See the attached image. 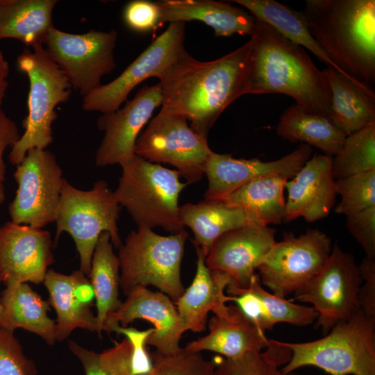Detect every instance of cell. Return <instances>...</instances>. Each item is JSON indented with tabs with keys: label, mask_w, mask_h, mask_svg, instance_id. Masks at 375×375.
<instances>
[{
	"label": "cell",
	"mask_w": 375,
	"mask_h": 375,
	"mask_svg": "<svg viewBox=\"0 0 375 375\" xmlns=\"http://www.w3.org/2000/svg\"><path fill=\"white\" fill-rule=\"evenodd\" d=\"M276 131L285 140L315 147L332 157L339 152L347 137L326 117L304 111L296 104L283 112Z\"/></svg>",
	"instance_id": "cell-29"
},
{
	"label": "cell",
	"mask_w": 375,
	"mask_h": 375,
	"mask_svg": "<svg viewBox=\"0 0 375 375\" xmlns=\"http://www.w3.org/2000/svg\"><path fill=\"white\" fill-rule=\"evenodd\" d=\"M252 48L250 38L234 51L207 62L187 52L159 78L162 106L184 116L194 132L207 138L228 106L247 94Z\"/></svg>",
	"instance_id": "cell-1"
},
{
	"label": "cell",
	"mask_w": 375,
	"mask_h": 375,
	"mask_svg": "<svg viewBox=\"0 0 375 375\" xmlns=\"http://www.w3.org/2000/svg\"><path fill=\"white\" fill-rule=\"evenodd\" d=\"M57 0H0V40L13 38L28 47L44 44Z\"/></svg>",
	"instance_id": "cell-27"
},
{
	"label": "cell",
	"mask_w": 375,
	"mask_h": 375,
	"mask_svg": "<svg viewBox=\"0 0 375 375\" xmlns=\"http://www.w3.org/2000/svg\"><path fill=\"white\" fill-rule=\"evenodd\" d=\"M161 24L165 22L200 21L210 26L215 37L234 34L251 37L256 30V18L228 3L212 0H163L158 1Z\"/></svg>",
	"instance_id": "cell-22"
},
{
	"label": "cell",
	"mask_w": 375,
	"mask_h": 375,
	"mask_svg": "<svg viewBox=\"0 0 375 375\" xmlns=\"http://www.w3.org/2000/svg\"><path fill=\"white\" fill-rule=\"evenodd\" d=\"M346 225L366 256L375 258V206L347 216Z\"/></svg>",
	"instance_id": "cell-42"
},
{
	"label": "cell",
	"mask_w": 375,
	"mask_h": 375,
	"mask_svg": "<svg viewBox=\"0 0 375 375\" xmlns=\"http://www.w3.org/2000/svg\"><path fill=\"white\" fill-rule=\"evenodd\" d=\"M162 101V88L158 83L140 88L122 108L103 113L97 121L104 136L96 151V165L122 166L131 160L135 156V147L140 131Z\"/></svg>",
	"instance_id": "cell-15"
},
{
	"label": "cell",
	"mask_w": 375,
	"mask_h": 375,
	"mask_svg": "<svg viewBox=\"0 0 375 375\" xmlns=\"http://www.w3.org/2000/svg\"><path fill=\"white\" fill-rule=\"evenodd\" d=\"M188 237L185 229L168 236L147 227L131 231L117 255L124 294L138 286L152 285L176 301L185 290L181 266Z\"/></svg>",
	"instance_id": "cell-7"
},
{
	"label": "cell",
	"mask_w": 375,
	"mask_h": 375,
	"mask_svg": "<svg viewBox=\"0 0 375 375\" xmlns=\"http://www.w3.org/2000/svg\"><path fill=\"white\" fill-rule=\"evenodd\" d=\"M135 319L153 324L154 331L147 344L154 347L158 352L171 354L181 349L179 342L185 330L172 300L165 294L143 286L133 288L119 308L107 316L103 331L114 324L126 327Z\"/></svg>",
	"instance_id": "cell-19"
},
{
	"label": "cell",
	"mask_w": 375,
	"mask_h": 375,
	"mask_svg": "<svg viewBox=\"0 0 375 375\" xmlns=\"http://www.w3.org/2000/svg\"><path fill=\"white\" fill-rule=\"evenodd\" d=\"M151 356L152 368L145 375H213L216 366L215 358L207 359L201 353L184 347L171 354L156 351Z\"/></svg>",
	"instance_id": "cell-38"
},
{
	"label": "cell",
	"mask_w": 375,
	"mask_h": 375,
	"mask_svg": "<svg viewBox=\"0 0 375 375\" xmlns=\"http://www.w3.org/2000/svg\"><path fill=\"white\" fill-rule=\"evenodd\" d=\"M291 353L283 375L302 367L320 368L330 375H375V318L361 309L314 341L281 342Z\"/></svg>",
	"instance_id": "cell-4"
},
{
	"label": "cell",
	"mask_w": 375,
	"mask_h": 375,
	"mask_svg": "<svg viewBox=\"0 0 375 375\" xmlns=\"http://www.w3.org/2000/svg\"><path fill=\"white\" fill-rule=\"evenodd\" d=\"M121 167L122 175L113 192L138 227H161L173 234L184 229L178 197L188 183L180 181L177 170L136 155Z\"/></svg>",
	"instance_id": "cell-5"
},
{
	"label": "cell",
	"mask_w": 375,
	"mask_h": 375,
	"mask_svg": "<svg viewBox=\"0 0 375 375\" xmlns=\"http://www.w3.org/2000/svg\"><path fill=\"white\" fill-rule=\"evenodd\" d=\"M14 176L18 187L9 206L11 221L40 228L56 222L65 178L53 153L30 149Z\"/></svg>",
	"instance_id": "cell-13"
},
{
	"label": "cell",
	"mask_w": 375,
	"mask_h": 375,
	"mask_svg": "<svg viewBox=\"0 0 375 375\" xmlns=\"http://www.w3.org/2000/svg\"><path fill=\"white\" fill-rule=\"evenodd\" d=\"M288 180L281 176L253 180L218 200L252 212L267 225L279 224L285 217L284 191Z\"/></svg>",
	"instance_id": "cell-32"
},
{
	"label": "cell",
	"mask_w": 375,
	"mask_h": 375,
	"mask_svg": "<svg viewBox=\"0 0 375 375\" xmlns=\"http://www.w3.org/2000/svg\"><path fill=\"white\" fill-rule=\"evenodd\" d=\"M122 17L125 24L136 32H149L162 25L158 1H131L124 6Z\"/></svg>",
	"instance_id": "cell-41"
},
{
	"label": "cell",
	"mask_w": 375,
	"mask_h": 375,
	"mask_svg": "<svg viewBox=\"0 0 375 375\" xmlns=\"http://www.w3.org/2000/svg\"><path fill=\"white\" fill-rule=\"evenodd\" d=\"M208 327L207 335L188 343L184 348L192 352L213 351L233 359L251 351H260L269 344L265 333L242 312L235 320L215 315L208 322Z\"/></svg>",
	"instance_id": "cell-26"
},
{
	"label": "cell",
	"mask_w": 375,
	"mask_h": 375,
	"mask_svg": "<svg viewBox=\"0 0 375 375\" xmlns=\"http://www.w3.org/2000/svg\"><path fill=\"white\" fill-rule=\"evenodd\" d=\"M88 278L94 293L96 317L101 333L107 316L116 311L122 302L119 298V262L108 232H103L99 237Z\"/></svg>",
	"instance_id": "cell-31"
},
{
	"label": "cell",
	"mask_w": 375,
	"mask_h": 375,
	"mask_svg": "<svg viewBox=\"0 0 375 375\" xmlns=\"http://www.w3.org/2000/svg\"><path fill=\"white\" fill-rule=\"evenodd\" d=\"M19 69L29 80L28 115L24 132L12 147L9 160L19 165L32 149H46L53 142L51 126L58 115L55 108L67 102L72 86L44 46L25 49L17 58Z\"/></svg>",
	"instance_id": "cell-6"
},
{
	"label": "cell",
	"mask_w": 375,
	"mask_h": 375,
	"mask_svg": "<svg viewBox=\"0 0 375 375\" xmlns=\"http://www.w3.org/2000/svg\"><path fill=\"white\" fill-rule=\"evenodd\" d=\"M332 250L329 237L318 228L300 235L285 233L258 268L261 284L285 298L306 286L322 269Z\"/></svg>",
	"instance_id": "cell-10"
},
{
	"label": "cell",
	"mask_w": 375,
	"mask_h": 375,
	"mask_svg": "<svg viewBox=\"0 0 375 375\" xmlns=\"http://www.w3.org/2000/svg\"><path fill=\"white\" fill-rule=\"evenodd\" d=\"M179 214L183 226L189 227L194 233V246L199 247L206 256L213 242L224 233L248 224H265L252 212L218 199L187 203L179 206Z\"/></svg>",
	"instance_id": "cell-24"
},
{
	"label": "cell",
	"mask_w": 375,
	"mask_h": 375,
	"mask_svg": "<svg viewBox=\"0 0 375 375\" xmlns=\"http://www.w3.org/2000/svg\"><path fill=\"white\" fill-rule=\"evenodd\" d=\"M331 90L328 119L347 136L375 124V93L332 67L322 70Z\"/></svg>",
	"instance_id": "cell-23"
},
{
	"label": "cell",
	"mask_w": 375,
	"mask_h": 375,
	"mask_svg": "<svg viewBox=\"0 0 375 375\" xmlns=\"http://www.w3.org/2000/svg\"><path fill=\"white\" fill-rule=\"evenodd\" d=\"M50 233L11 222L0 228V282L6 286L43 283L53 262Z\"/></svg>",
	"instance_id": "cell-17"
},
{
	"label": "cell",
	"mask_w": 375,
	"mask_h": 375,
	"mask_svg": "<svg viewBox=\"0 0 375 375\" xmlns=\"http://www.w3.org/2000/svg\"><path fill=\"white\" fill-rule=\"evenodd\" d=\"M332 156L313 154L297 174L288 180L283 222L303 217L314 222L329 215L337 195L333 176Z\"/></svg>",
	"instance_id": "cell-21"
},
{
	"label": "cell",
	"mask_w": 375,
	"mask_h": 375,
	"mask_svg": "<svg viewBox=\"0 0 375 375\" xmlns=\"http://www.w3.org/2000/svg\"><path fill=\"white\" fill-rule=\"evenodd\" d=\"M281 341L269 339L265 351H251L237 358H215L213 375H283L278 369L290 358Z\"/></svg>",
	"instance_id": "cell-33"
},
{
	"label": "cell",
	"mask_w": 375,
	"mask_h": 375,
	"mask_svg": "<svg viewBox=\"0 0 375 375\" xmlns=\"http://www.w3.org/2000/svg\"><path fill=\"white\" fill-rule=\"evenodd\" d=\"M332 169L335 180L375 169V124L346 137Z\"/></svg>",
	"instance_id": "cell-34"
},
{
	"label": "cell",
	"mask_w": 375,
	"mask_h": 375,
	"mask_svg": "<svg viewBox=\"0 0 375 375\" xmlns=\"http://www.w3.org/2000/svg\"><path fill=\"white\" fill-rule=\"evenodd\" d=\"M212 151L207 138L194 132L184 116L162 106L140 134L135 147L136 156L175 167L188 184L201 179Z\"/></svg>",
	"instance_id": "cell-9"
},
{
	"label": "cell",
	"mask_w": 375,
	"mask_h": 375,
	"mask_svg": "<svg viewBox=\"0 0 375 375\" xmlns=\"http://www.w3.org/2000/svg\"><path fill=\"white\" fill-rule=\"evenodd\" d=\"M4 315V309L2 304L0 302V326L2 324Z\"/></svg>",
	"instance_id": "cell-46"
},
{
	"label": "cell",
	"mask_w": 375,
	"mask_h": 375,
	"mask_svg": "<svg viewBox=\"0 0 375 375\" xmlns=\"http://www.w3.org/2000/svg\"><path fill=\"white\" fill-rule=\"evenodd\" d=\"M0 302L4 315L0 328L13 333L18 328L35 333L49 344L56 340V323L48 317L49 303L27 283L6 286Z\"/></svg>",
	"instance_id": "cell-28"
},
{
	"label": "cell",
	"mask_w": 375,
	"mask_h": 375,
	"mask_svg": "<svg viewBox=\"0 0 375 375\" xmlns=\"http://www.w3.org/2000/svg\"><path fill=\"white\" fill-rule=\"evenodd\" d=\"M312 155V148L306 144L278 160L267 162L258 158H235L231 154L212 151L204 165L208 181L204 198L221 199L243 185L264 177L292 178Z\"/></svg>",
	"instance_id": "cell-16"
},
{
	"label": "cell",
	"mask_w": 375,
	"mask_h": 375,
	"mask_svg": "<svg viewBox=\"0 0 375 375\" xmlns=\"http://www.w3.org/2000/svg\"><path fill=\"white\" fill-rule=\"evenodd\" d=\"M258 298L263 316L265 330H270L277 323H288L303 326L316 321L317 310L310 306L298 305L292 301L278 297L265 290L258 273L247 288Z\"/></svg>",
	"instance_id": "cell-35"
},
{
	"label": "cell",
	"mask_w": 375,
	"mask_h": 375,
	"mask_svg": "<svg viewBox=\"0 0 375 375\" xmlns=\"http://www.w3.org/2000/svg\"><path fill=\"white\" fill-rule=\"evenodd\" d=\"M249 10L256 19L270 25L293 43L308 49L327 67L346 76L326 56L310 34L301 12L274 0H233Z\"/></svg>",
	"instance_id": "cell-30"
},
{
	"label": "cell",
	"mask_w": 375,
	"mask_h": 375,
	"mask_svg": "<svg viewBox=\"0 0 375 375\" xmlns=\"http://www.w3.org/2000/svg\"><path fill=\"white\" fill-rule=\"evenodd\" d=\"M301 13L314 40L341 72L374 83V0H307Z\"/></svg>",
	"instance_id": "cell-3"
},
{
	"label": "cell",
	"mask_w": 375,
	"mask_h": 375,
	"mask_svg": "<svg viewBox=\"0 0 375 375\" xmlns=\"http://www.w3.org/2000/svg\"><path fill=\"white\" fill-rule=\"evenodd\" d=\"M88 278L80 269L70 275L49 269L44 284L49 294V303L56 310V340L66 339L77 328L99 333L97 317L91 310L92 304L83 301L77 295L76 288Z\"/></svg>",
	"instance_id": "cell-25"
},
{
	"label": "cell",
	"mask_w": 375,
	"mask_h": 375,
	"mask_svg": "<svg viewBox=\"0 0 375 375\" xmlns=\"http://www.w3.org/2000/svg\"><path fill=\"white\" fill-rule=\"evenodd\" d=\"M115 30H90L83 34L64 32L53 26L45 49L63 71L73 88L83 97L98 88L103 76L115 68Z\"/></svg>",
	"instance_id": "cell-11"
},
{
	"label": "cell",
	"mask_w": 375,
	"mask_h": 375,
	"mask_svg": "<svg viewBox=\"0 0 375 375\" xmlns=\"http://www.w3.org/2000/svg\"><path fill=\"white\" fill-rule=\"evenodd\" d=\"M120 209L105 181H98L92 189L82 190L65 179L55 222V243L63 232L72 236L79 255L80 270L88 278L94 248L103 232L110 234L115 247L119 249L122 244L117 227Z\"/></svg>",
	"instance_id": "cell-8"
},
{
	"label": "cell",
	"mask_w": 375,
	"mask_h": 375,
	"mask_svg": "<svg viewBox=\"0 0 375 375\" xmlns=\"http://www.w3.org/2000/svg\"><path fill=\"white\" fill-rule=\"evenodd\" d=\"M247 94H283L308 112L327 118L328 83L304 49L256 19Z\"/></svg>",
	"instance_id": "cell-2"
},
{
	"label": "cell",
	"mask_w": 375,
	"mask_h": 375,
	"mask_svg": "<svg viewBox=\"0 0 375 375\" xmlns=\"http://www.w3.org/2000/svg\"><path fill=\"white\" fill-rule=\"evenodd\" d=\"M275 229L251 224L229 231L212 244L205 258L211 270L228 274L233 285L247 289L264 258L276 244Z\"/></svg>",
	"instance_id": "cell-18"
},
{
	"label": "cell",
	"mask_w": 375,
	"mask_h": 375,
	"mask_svg": "<svg viewBox=\"0 0 375 375\" xmlns=\"http://www.w3.org/2000/svg\"><path fill=\"white\" fill-rule=\"evenodd\" d=\"M16 123L10 119L0 108V205L6 199L4 182L6 164L3 154L8 147H12L20 138Z\"/></svg>",
	"instance_id": "cell-44"
},
{
	"label": "cell",
	"mask_w": 375,
	"mask_h": 375,
	"mask_svg": "<svg viewBox=\"0 0 375 375\" xmlns=\"http://www.w3.org/2000/svg\"><path fill=\"white\" fill-rule=\"evenodd\" d=\"M9 64L0 49V108L8 86Z\"/></svg>",
	"instance_id": "cell-45"
},
{
	"label": "cell",
	"mask_w": 375,
	"mask_h": 375,
	"mask_svg": "<svg viewBox=\"0 0 375 375\" xmlns=\"http://www.w3.org/2000/svg\"><path fill=\"white\" fill-rule=\"evenodd\" d=\"M340 202L335 212L346 217L375 206V169L335 180Z\"/></svg>",
	"instance_id": "cell-37"
},
{
	"label": "cell",
	"mask_w": 375,
	"mask_h": 375,
	"mask_svg": "<svg viewBox=\"0 0 375 375\" xmlns=\"http://www.w3.org/2000/svg\"><path fill=\"white\" fill-rule=\"evenodd\" d=\"M358 267L362 278L359 306L367 316L375 318V258L365 256Z\"/></svg>",
	"instance_id": "cell-43"
},
{
	"label": "cell",
	"mask_w": 375,
	"mask_h": 375,
	"mask_svg": "<svg viewBox=\"0 0 375 375\" xmlns=\"http://www.w3.org/2000/svg\"><path fill=\"white\" fill-rule=\"evenodd\" d=\"M197 255V270L191 285L176 301L178 316L186 331L199 333L206 329L209 312L228 320L239 318L242 311L238 306H226L229 296L226 288L233 284L226 273L210 269L205 263L203 251L194 247Z\"/></svg>",
	"instance_id": "cell-20"
},
{
	"label": "cell",
	"mask_w": 375,
	"mask_h": 375,
	"mask_svg": "<svg viewBox=\"0 0 375 375\" xmlns=\"http://www.w3.org/2000/svg\"><path fill=\"white\" fill-rule=\"evenodd\" d=\"M361 283L353 256L335 244L320 272L294 293L292 300L311 303L318 312L315 326L326 334L337 323L360 309L358 293Z\"/></svg>",
	"instance_id": "cell-12"
},
{
	"label": "cell",
	"mask_w": 375,
	"mask_h": 375,
	"mask_svg": "<svg viewBox=\"0 0 375 375\" xmlns=\"http://www.w3.org/2000/svg\"><path fill=\"white\" fill-rule=\"evenodd\" d=\"M33 362L24 353L13 335L0 328V375H36Z\"/></svg>",
	"instance_id": "cell-39"
},
{
	"label": "cell",
	"mask_w": 375,
	"mask_h": 375,
	"mask_svg": "<svg viewBox=\"0 0 375 375\" xmlns=\"http://www.w3.org/2000/svg\"><path fill=\"white\" fill-rule=\"evenodd\" d=\"M107 333L115 332L125 335L131 345V374L145 375L152 368V359L146 349L147 340L154 331L153 328L140 331L133 327H122L119 324L110 326Z\"/></svg>",
	"instance_id": "cell-40"
},
{
	"label": "cell",
	"mask_w": 375,
	"mask_h": 375,
	"mask_svg": "<svg viewBox=\"0 0 375 375\" xmlns=\"http://www.w3.org/2000/svg\"><path fill=\"white\" fill-rule=\"evenodd\" d=\"M185 35V22L170 23L119 76L83 97L82 108L102 114L119 109L138 85L150 77L159 79L188 52Z\"/></svg>",
	"instance_id": "cell-14"
},
{
	"label": "cell",
	"mask_w": 375,
	"mask_h": 375,
	"mask_svg": "<svg viewBox=\"0 0 375 375\" xmlns=\"http://www.w3.org/2000/svg\"><path fill=\"white\" fill-rule=\"evenodd\" d=\"M69 347L82 364L85 375H132L131 345L126 338L101 353L74 341H69Z\"/></svg>",
	"instance_id": "cell-36"
}]
</instances>
